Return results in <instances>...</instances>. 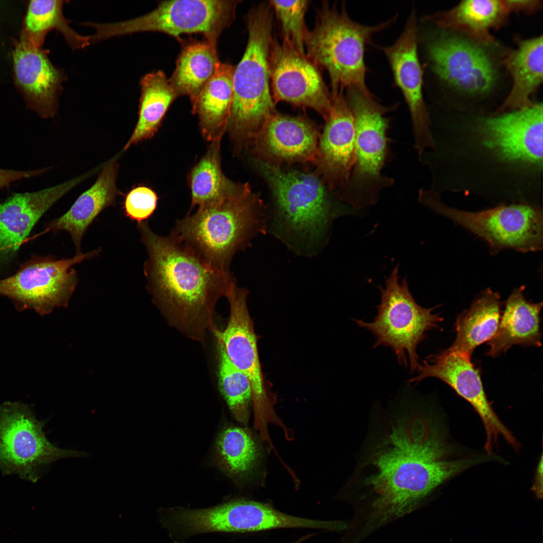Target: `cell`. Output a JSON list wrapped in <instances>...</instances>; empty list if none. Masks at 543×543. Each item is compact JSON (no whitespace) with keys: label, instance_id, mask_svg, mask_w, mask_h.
Returning <instances> with one entry per match:
<instances>
[{"label":"cell","instance_id":"1","mask_svg":"<svg viewBox=\"0 0 543 543\" xmlns=\"http://www.w3.org/2000/svg\"><path fill=\"white\" fill-rule=\"evenodd\" d=\"M492 459L457 441L431 401L404 391L387 408L374 409L354 472L339 495L354 508L348 531L363 541Z\"/></svg>","mask_w":543,"mask_h":543},{"label":"cell","instance_id":"2","mask_svg":"<svg viewBox=\"0 0 543 543\" xmlns=\"http://www.w3.org/2000/svg\"><path fill=\"white\" fill-rule=\"evenodd\" d=\"M433 149L421 156L431 189L500 203H538L542 177V105L431 120Z\"/></svg>","mask_w":543,"mask_h":543},{"label":"cell","instance_id":"3","mask_svg":"<svg viewBox=\"0 0 543 543\" xmlns=\"http://www.w3.org/2000/svg\"><path fill=\"white\" fill-rule=\"evenodd\" d=\"M147 258L143 266L146 289L169 325L203 343L214 323L215 307L235 280L215 269L170 235L155 233L147 221L137 223Z\"/></svg>","mask_w":543,"mask_h":543},{"label":"cell","instance_id":"4","mask_svg":"<svg viewBox=\"0 0 543 543\" xmlns=\"http://www.w3.org/2000/svg\"><path fill=\"white\" fill-rule=\"evenodd\" d=\"M271 189L275 213L273 234L302 253H312L336 218L355 210L336 204L315 172L286 169L255 160Z\"/></svg>","mask_w":543,"mask_h":543},{"label":"cell","instance_id":"5","mask_svg":"<svg viewBox=\"0 0 543 543\" xmlns=\"http://www.w3.org/2000/svg\"><path fill=\"white\" fill-rule=\"evenodd\" d=\"M266 230L264 205L249 185L178 220L170 236L209 266L229 273L234 254Z\"/></svg>","mask_w":543,"mask_h":543},{"label":"cell","instance_id":"6","mask_svg":"<svg viewBox=\"0 0 543 543\" xmlns=\"http://www.w3.org/2000/svg\"><path fill=\"white\" fill-rule=\"evenodd\" d=\"M246 24L248 41L241 60L234 67L227 127L237 151L248 144L266 119L276 112L269 86L273 17L269 4L252 8Z\"/></svg>","mask_w":543,"mask_h":543},{"label":"cell","instance_id":"7","mask_svg":"<svg viewBox=\"0 0 543 543\" xmlns=\"http://www.w3.org/2000/svg\"><path fill=\"white\" fill-rule=\"evenodd\" d=\"M345 98L354 122V162L347 183L336 195L356 211L375 205L382 191L395 183L383 170L392 154L387 115L396 107L382 105L372 93L354 87L347 89Z\"/></svg>","mask_w":543,"mask_h":543},{"label":"cell","instance_id":"8","mask_svg":"<svg viewBox=\"0 0 543 543\" xmlns=\"http://www.w3.org/2000/svg\"><path fill=\"white\" fill-rule=\"evenodd\" d=\"M397 16L376 25L352 19L345 5L339 9L326 2L318 10L312 30H307L304 46L307 57L328 73L331 97L354 87L370 92L366 83L367 45L375 34L394 24Z\"/></svg>","mask_w":543,"mask_h":543},{"label":"cell","instance_id":"9","mask_svg":"<svg viewBox=\"0 0 543 543\" xmlns=\"http://www.w3.org/2000/svg\"><path fill=\"white\" fill-rule=\"evenodd\" d=\"M399 278L397 265L387 279L385 287H378L381 301L373 321L353 320L358 327L374 335V348H391L399 364L409 367L412 373L420 365L418 346L427 338L428 331L439 328L443 318L434 313L438 306L427 308L419 305L409 290L407 278L401 281Z\"/></svg>","mask_w":543,"mask_h":543},{"label":"cell","instance_id":"10","mask_svg":"<svg viewBox=\"0 0 543 543\" xmlns=\"http://www.w3.org/2000/svg\"><path fill=\"white\" fill-rule=\"evenodd\" d=\"M418 201L484 240L493 252L513 249L521 252L542 248V212L537 203H500L479 211L449 206L440 194L429 189L418 191Z\"/></svg>","mask_w":543,"mask_h":543},{"label":"cell","instance_id":"11","mask_svg":"<svg viewBox=\"0 0 543 543\" xmlns=\"http://www.w3.org/2000/svg\"><path fill=\"white\" fill-rule=\"evenodd\" d=\"M239 1L174 0L160 2L153 11L125 21L93 22L94 43L138 32H158L178 37L183 34L200 33L217 43L222 31L235 17Z\"/></svg>","mask_w":543,"mask_h":543},{"label":"cell","instance_id":"12","mask_svg":"<svg viewBox=\"0 0 543 543\" xmlns=\"http://www.w3.org/2000/svg\"><path fill=\"white\" fill-rule=\"evenodd\" d=\"M172 523L185 536L211 532H250L283 528L337 531L338 521L310 519L276 510L271 505L246 499H234L202 509L176 508Z\"/></svg>","mask_w":543,"mask_h":543},{"label":"cell","instance_id":"13","mask_svg":"<svg viewBox=\"0 0 543 543\" xmlns=\"http://www.w3.org/2000/svg\"><path fill=\"white\" fill-rule=\"evenodd\" d=\"M101 248L70 258L35 256L25 262L11 276L0 280V295L11 299L21 309L40 314L68 306L78 284L72 267L99 255Z\"/></svg>","mask_w":543,"mask_h":543},{"label":"cell","instance_id":"14","mask_svg":"<svg viewBox=\"0 0 543 543\" xmlns=\"http://www.w3.org/2000/svg\"><path fill=\"white\" fill-rule=\"evenodd\" d=\"M44 423L29 407L19 402L0 406V468L35 482L39 467L58 460L85 456L84 452L59 448L46 438Z\"/></svg>","mask_w":543,"mask_h":543},{"label":"cell","instance_id":"15","mask_svg":"<svg viewBox=\"0 0 543 543\" xmlns=\"http://www.w3.org/2000/svg\"><path fill=\"white\" fill-rule=\"evenodd\" d=\"M248 294L247 290L238 286L236 280L231 284L225 296L230 307L227 324L223 331L218 328L213 334L219 336L231 361L248 379L255 427L262 438L267 439L268 423L284 426L275 413L263 380L254 325L247 305Z\"/></svg>","mask_w":543,"mask_h":543},{"label":"cell","instance_id":"16","mask_svg":"<svg viewBox=\"0 0 543 543\" xmlns=\"http://www.w3.org/2000/svg\"><path fill=\"white\" fill-rule=\"evenodd\" d=\"M416 371L417 375L409 380L410 384L416 385L430 377L438 379L472 406L484 428V450L487 454H495L494 448L500 437L515 451L519 450L520 443L499 418L489 401L480 369L472 363L471 357L447 348L428 356Z\"/></svg>","mask_w":543,"mask_h":543},{"label":"cell","instance_id":"17","mask_svg":"<svg viewBox=\"0 0 543 543\" xmlns=\"http://www.w3.org/2000/svg\"><path fill=\"white\" fill-rule=\"evenodd\" d=\"M380 48L389 62L395 85L407 105L412 124L414 147L419 156L434 148L430 115L423 97V72L418 53V28L413 9L404 28L392 44Z\"/></svg>","mask_w":543,"mask_h":543},{"label":"cell","instance_id":"18","mask_svg":"<svg viewBox=\"0 0 543 543\" xmlns=\"http://www.w3.org/2000/svg\"><path fill=\"white\" fill-rule=\"evenodd\" d=\"M427 54L435 74L464 94L483 96L495 84L494 64L483 47L474 41L440 35L427 43Z\"/></svg>","mask_w":543,"mask_h":543},{"label":"cell","instance_id":"19","mask_svg":"<svg viewBox=\"0 0 543 543\" xmlns=\"http://www.w3.org/2000/svg\"><path fill=\"white\" fill-rule=\"evenodd\" d=\"M270 80L275 103L308 107L325 119L331 104L330 93L319 67L305 54L274 39L269 54Z\"/></svg>","mask_w":543,"mask_h":543},{"label":"cell","instance_id":"20","mask_svg":"<svg viewBox=\"0 0 543 543\" xmlns=\"http://www.w3.org/2000/svg\"><path fill=\"white\" fill-rule=\"evenodd\" d=\"M14 47L15 80L27 108L42 118L54 117L66 79L65 73L52 63L48 51L32 44L23 31L14 41Z\"/></svg>","mask_w":543,"mask_h":543},{"label":"cell","instance_id":"21","mask_svg":"<svg viewBox=\"0 0 543 543\" xmlns=\"http://www.w3.org/2000/svg\"><path fill=\"white\" fill-rule=\"evenodd\" d=\"M320 136L317 126L309 119L276 112L251 140V152L256 160L277 166L314 162Z\"/></svg>","mask_w":543,"mask_h":543},{"label":"cell","instance_id":"22","mask_svg":"<svg viewBox=\"0 0 543 543\" xmlns=\"http://www.w3.org/2000/svg\"><path fill=\"white\" fill-rule=\"evenodd\" d=\"M325 120L314 163L315 173L332 191L346 185L354 162V122L343 93L331 97Z\"/></svg>","mask_w":543,"mask_h":543},{"label":"cell","instance_id":"23","mask_svg":"<svg viewBox=\"0 0 543 543\" xmlns=\"http://www.w3.org/2000/svg\"><path fill=\"white\" fill-rule=\"evenodd\" d=\"M89 172L37 192L15 193L0 204V260L11 258L43 215Z\"/></svg>","mask_w":543,"mask_h":543},{"label":"cell","instance_id":"24","mask_svg":"<svg viewBox=\"0 0 543 543\" xmlns=\"http://www.w3.org/2000/svg\"><path fill=\"white\" fill-rule=\"evenodd\" d=\"M119 169L118 154L102 165L94 184L76 199L67 212L46 225L45 232H67L75 254L82 252V239L88 227L104 210L116 203L119 194L117 187Z\"/></svg>","mask_w":543,"mask_h":543},{"label":"cell","instance_id":"25","mask_svg":"<svg viewBox=\"0 0 543 543\" xmlns=\"http://www.w3.org/2000/svg\"><path fill=\"white\" fill-rule=\"evenodd\" d=\"M523 287L515 289L508 298L497 330L488 341L486 355L495 357L514 345L539 347L541 333L540 313L542 303L527 301Z\"/></svg>","mask_w":543,"mask_h":543},{"label":"cell","instance_id":"26","mask_svg":"<svg viewBox=\"0 0 543 543\" xmlns=\"http://www.w3.org/2000/svg\"><path fill=\"white\" fill-rule=\"evenodd\" d=\"M542 37L523 40L509 55L506 65L512 78L510 93L494 112L501 113L532 105L531 96L542 81Z\"/></svg>","mask_w":543,"mask_h":543},{"label":"cell","instance_id":"27","mask_svg":"<svg viewBox=\"0 0 543 543\" xmlns=\"http://www.w3.org/2000/svg\"><path fill=\"white\" fill-rule=\"evenodd\" d=\"M234 66L221 63L214 74L192 103L204 138L211 142L227 130L233 96Z\"/></svg>","mask_w":543,"mask_h":543},{"label":"cell","instance_id":"28","mask_svg":"<svg viewBox=\"0 0 543 543\" xmlns=\"http://www.w3.org/2000/svg\"><path fill=\"white\" fill-rule=\"evenodd\" d=\"M501 298L487 288L459 314L456 319V339L448 348L471 357L474 350L495 334L501 316Z\"/></svg>","mask_w":543,"mask_h":543},{"label":"cell","instance_id":"29","mask_svg":"<svg viewBox=\"0 0 543 543\" xmlns=\"http://www.w3.org/2000/svg\"><path fill=\"white\" fill-rule=\"evenodd\" d=\"M221 139L211 142L204 155L192 169L189 176L192 204L190 211L214 204L238 194L248 184L237 183L223 173L221 164Z\"/></svg>","mask_w":543,"mask_h":543},{"label":"cell","instance_id":"30","mask_svg":"<svg viewBox=\"0 0 543 543\" xmlns=\"http://www.w3.org/2000/svg\"><path fill=\"white\" fill-rule=\"evenodd\" d=\"M141 95L137 122L127 143L132 146L153 137L170 106L177 97L170 81L161 70L146 74L140 81Z\"/></svg>","mask_w":543,"mask_h":543},{"label":"cell","instance_id":"31","mask_svg":"<svg viewBox=\"0 0 543 543\" xmlns=\"http://www.w3.org/2000/svg\"><path fill=\"white\" fill-rule=\"evenodd\" d=\"M216 45L206 40L184 46L169 79L177 97L187 96L192 103L195 101L221 63Z\"/></svg>","mask_w":543,"mask_h":543},{"label":"cell","instance_id":"32","mask_svg":"<svg viewBox=\"0 0 543 543\" xmlns=\"http://www.w3.org/2000/svg\"><path fill=\"white\" fill-rule=\"evenodd\" d=\"M508 13L503 1L466 0L447 12L427 16L425 20L433 21L443 28L466 31L482 42H491L490 30Z\"/></svg>","mask_w":543,"mask_h":543},{"label":"cell","instance_id":"33","mask_svg":"<svg viewBox=\"0 0 543 543\" xmlns=\"http://www.w3.org/2000/svg\"><path fill=\"white\" fill-rule=\"evenodd\" d=\"M219 467L237 483L253 474L261 457L260 447L246 428L229 426L224 428L216 441Z\"/></svg>","mask_w":543,"mask_h":543},{"label":"cell","instance_id":"34","mask_svg":"<svg viewBox=\"0 0 543 543\" xmlns=\"http://www.w3.org/2000/svg\"><path fill=\"white\" fill-rule=\"evenodd\" d=\"M64 1L30 2L24 19L23 31L34 45L42 47L47 34L52 30L59 31L73 50L85 48L90 36L82 35L70 25L63 12Z\"/></svg>","mask_w":543,"mask_h":543},{"label":"cell","instance_id":"35","mask_svg":"<svg viewBox=\"0 0 543 543\" xmlns=\"http://www.w3.org/2000/svg\"><path fill=\"white\" fill-rule=\"evenodd\" d=\"M213 334L216 341L219 390L234 418L243 424H247L252 402L250 382L230 360L219 336L216 333Z\"/></svg>","mask_w":543,"mask_h":543},{"label":"cell","instance_id":"36","mask_svg":"<svg viewBox=\"0 0 543 543\" xmlns=\"http://www.w3.org/2000/svg\"><path fill=\"white\" fill-rule=\"evenodd\" d=\"M308 1H271L269 4L280 22L283 41L305 54L304 39L307 29L305 15Z\"/></svg>","mask_w":543,"mask_h":543},{"label":"cell","instance_id":"37","mask_svg":"<svg viewBox=\"0 0 543 543\" xmlns=\"http://www.w3.org/2000/svg\"><path fill=\"white\" fill-rule=\"evenodd\" d=\"M158 199L156 193L149 187L143 185L134 187L125 195L124 213L133 221H146L155 211Z\"/></svg>","mask_w":543,"mask_h":543},{"label":"cell","instance_id":"38","mask_svg":"<svg viewBox=\"0 0 543 543\" xmlns=\"http://www.w3.org/2000/svg\"><path fill=\"white\" fill-rule=\"evenodd\" d=\"M47 170L48 168L26 171L0 169V190L18 180L39 175Z\"/></svg>","mask_w":543,"mask_h":543},{"label":"cell","instance_id":"39","mask_svg":"<svg viewBox=\"0 0 543 543\" xmlns=\"http://www.w3.org/2000/svg\"><path fill=\"white\" fill-rule=\"evenodd\" d=\"M508 12L511 11H531L536 10L540 6L538 1H503Z\"/></svg>","mask_w":543,"mask_h":543},{"label":"cell","instance_id":"40","mask_svg":"<svg viewBox=\"0 0 543 543\" xmlns=\"http://www.w3.org/2000/svg\"><path fill=\"white\" fill-rule=\"evenodd\" d=\"M542 455H541L537 465L531 488V490L539 499L542 497Z\"/></svg>","mask_w":543,"mask_h":543}]
</instances>
